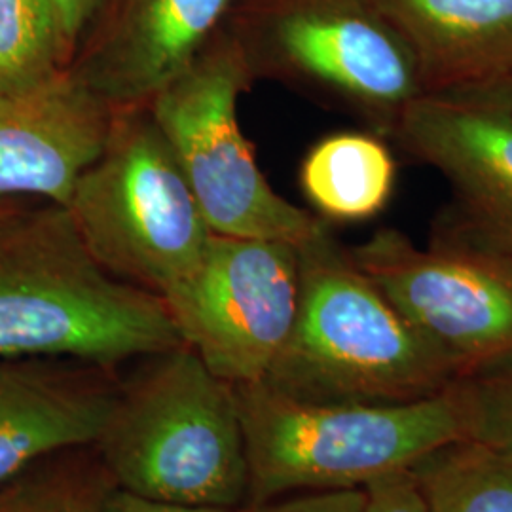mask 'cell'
I'll return each mask as SVG.
<instances>
[{
	"mask_svg": "<svg viewBox=\"0 0 512 512\" xmlns=\"http://www.w3.org/2000/svg\"><path fill=\"white\" fill-rule=\"evenodd\" d=\"M181 344L164 300L109 274L63 205L0 222V357L118 370Z\"/></svg>",
	"mask_w": 512,
	"mask_h": 512,
	"instance_id": "6da1fadb",
	"label": "cell"
},
{
	"mask_svg": "<svg viewBox=\"0 0 512 512\" xmlns=\"http://www.w3.org/2000/svg\"><path fill=\"white\" fill-rule=\"evenodd\" d=\"M293 332L262 384L317 404H408L444 393L456 359L397 310L332 236L298 245Z\"/></svg>",
	"mask_w": 512,
	"mask_h": 512,
	"instance_id": "7a4b0ae2",
	"label": "cell"
},
{
	"mask_svg": "<svg viewBox=\"0 0 512 512\" xmlns=\"http://www.w3.org/2000/svg\"><path fill=\"white\" fill-rule=\"evenodd\" d=\"M133 363L93 444L114 488L247 509L249 459L234 385L184 344Z\"/></svg>",
	"mask_w": 512,
	"mask_h": 512,
	"instance_id": "3957f363",
	"label": "cell"
},
{
	"mask_svg": "<svg viewBox=\"0 0 512 512\" xmlns=\"http://www.w3.org/2000/svg\"><path fill=\"white\" fill-rule=\"evenodd\" d=\"M222 27L272 80L393 137L425 93L418 59L376 0H234Z\"/></svg>",
	"mask_w": 512,
	"mask_h": 512,
	"instance_id": "277c9868",
	"label": "cell"
},
{
	"mask_svg": "<svg viewBox=\"0 0 512 512\" xmlns=\"http://www.w3.org/2000/svg\"><path fill=\"white\" fill-rule=\"evenodd\" d=\"M249 459V503L365 488L465 440L450 389L408 404L296 401L262 382L234 385Z\"/></svg>",
	"mask_w": 512,
	"mask_h": 512,
	"instance_id": "5b68a950",
	"label": "cell"
},
{
	"mask_svg": "<svg viewBox=\"0 0 512 512\" xmlns=\"http://www.w3.org/2000/svg\"><path fill=\"white\" fill-rule=\"evenodd\" d=\"M63 207L109 274L160 298L196 270L213 238L148 105L114 109L105 145Z\"/></svg>",
	"mask_w": 512,
	"mask_h": 512,
	"instance_id": "8992f818",
	"label": "cell"
},
{
	"mask_svg": "<svg viewBox=\"0 0 512 512\" xmlns=\"http://www.w3.org/2000/svg\"><path fill=\"white\" fill-rule=\"evenodd\" d=\"M236 42L224 27L148 109L164 131L213 234L289 241L296 247L329 226L279 192L256 162L239 124V97L251 90Z\"/></svg>",
	"mask_w": 512,
	"mask_h": 512,
	"instance_id": "52a82bcc",
	"label": "cell"
},
{
	"mask_svg": "<svg viewBox=\"0 0 512 512\" xmlns=\"http://www.w3.org/2000/svg\"><path fill=\"white\" fill-rule=\"evenodd\" d=\"M389 302L461 370L512 357V255L452 211L427 247L395 228L349 249Z\"/></svg>",
	"mask_w": 512,
	"mask_h": 512,
	"instance_id": "ba28073f",
	"label": "cell"
},
{
	"mask_svg": "<svg viewBox=\"0 0 512 512\" xmlns=\"http://www.w3.org/2000/svg\"><path fill=\"white\" fill-rule=\"evenodd\" d=\"M184 346L220 380L262 382L293 332L298 247L213 234L202 262L162 296Z\"/></svg>",
	"mask_w": 512,
	"mask_h": 512,
	"instance_id": "9c48e42d",
	"label": "cell"
},
{
	"mask_svg": "<svg viewBox=\"0 0 512 512\" xmlns=\"http://www.w3.org/2000/svg\"><path fill=\"white\" fill-rule=\"evenodd\" d=\"M391 139L448 181L459 220L512 255V112L505 103L423 93Z\"/></svg>",
	"mask_w": 512,
	"mask_h": 512,
	"instance_id": "30bf717a",
	"label": "cell"
},
{
	"mask_svg": "<svg viewBox=\"0 0 512 512\" xmlns=\"http://www.w3.org/2000/svg\"><path fill=\"white\" fill-rule=\"evenodd\" d=\"M234 0H101L69 73L112 109L148 105L219 31Z\"/></svg>",
	"mask_w": 512,
	"mask_h": 512,
	"instance_id": "8fae6325",
	"label": "cell"
},
{
	"mask_svg": "<svg viewBox=\"0 0 512 512\" xmlns=\"http://www.w3.org/2000/svg\"><path fill=\"white\" fill-rule=\"evenodd\" d=\"M114 109L67 71L0 93V200L65 205L107 141Z\"/></svg>",
	"mask_w": 512,
	"mask_h": 512,
	"instance_id": "7c38bea8",
	"label": "cell"
},
{
	"mask_svg": "<svg viewBox=\"0 0 512 512\" xmlns=\"http://www.w3.org/2000/svg\"><path fill=\"white\" fill-rule=\"evenodd\" d=\"M116 368L71 359L0 357V486L38 461L99 439Z\"/></svg>",
	"mask_w": 512,
	"mask_h": 512,
	"instance_id": "4fadbf2b",
	"label": "cell"
},
{
	"mask_svg": "<svg viewBox=\"0 0 512 512\" xmlns=\"http://www.w3.org/2000/svg\"><path fill=\"white\" fill-rule=\"evenodd\" d=\"M418 59L425 93L512 88V0H376Z\"/></svg>",
	"mask_w": 512,
	"mask_h": 512,
	"instance_id": "5bb4252c",
	"label": "cell"
},
{
	"mask_svg": "<svg viewBox=\"0 0 512 512\" xmlns=\"http://www.w3.org/2000/svg\"><path fill=\"white\" fill-rule=\"evenodd\" d=\"M300 188L325 222H365L393 196L397 164L384 137L338 131L311 145L300 164Z\"/></svg>",
	"mask_w": 512,
	"mask_h": 512,
	"instance_id": "9a60e30c",
	"label": "cell"
},
{
	"mask_svg": "<svg viewBox=\"0 0 512 512\" xmlns=\"http://www.w3.org/2000/svg\"><path fill=\"white\" fill-rule=\"evenodd\" d=\"M427 512H512V461L458 440L412 467Z\"/></svg>",
	"mask_w": 512,
	"mask_h": 512,
	"instance_id": "2e32d148",
	"label": "cell"
},
{
	"mask_svg": "<svg viewBox=\"0 0 512 512\" xmlns=\"http://www.w3.org/2000/svg\"><path fill=\"white\" fill-rule=\"evenodd\" d=\"M114 488L93 446L42 459L0 486V512H105Z\"/></svg>",
	"mask_w": 512,
	"mask_h": 512,
	"instance_id": "e0dca14e",
	"label": "cell"
},
{
	"mask_svg": "<svg viewBox=\"0 0 512 512\" xmlns=\"http://www.w3.org/2000/svg\"><path fill=\"white\" fill-rule=\"evenodd\" d=\"M67 67L54 0H0V93L35 88Z\"/></svg>",
	"mask_w": 512,
	"mask_h": 512,
	"instance_id": "ac0fdd59",
	"label": "cell"
},
{
	"mask_svg": "<svg viewBox=\"0 0 512 512\" xmlns=\"http://www.w3.org/2000/svg\"><path fill=\"white\" fill-rule=\"evenodd\" d=\"M448 389L458 404L465 440L512 461V357L465 370Z\"/></svg>",
	"mask_w": 512,
	"mask_h": 512,
	"instance_id": "d6986e66",
	"label": "cell"
},
{
	"mask_svg": "<svg viewBox=\"0 0 512 512\" xmlns=\"http://www.w3.org/2000/svg\"><path fill=\"white\" fill-rule=\"evenodd\" d=\"M365 492L363 512H427L412 469L382 476L365 486Z\"/></svg>",
	"mask_w": 512,
	"mask_h": 512,
	"instance_id": "ffe728a7",
	"label": "cell"
},
{
	"mask_svg": "<svg viewBox=\"0 0 512 512\" xmlns=\"http://www.w3.org/2000/svg\"><path fill=\"white\" fill-rule=\"evenodd\" d=\"M365 488L300 492L268 501L251 512H363Z\"/></svg>",
	"mask_w": 512,
	"mask_h": 512,
	"instance_id": "44dd1931",
	"label": "cell"
},
{
	"mask_svg": "<svg viewBox=\"0 0 512 512\" xmlns=\"http://www.w3.org/2000/svg\"><path fill=\"white\" fill-rule=\"evenodd\" d=\"M105 512H251V509H228V507H207V505H181V503H167V501H154L141 495L129 494L124 490L112 488Z\"/></svg>",
	"mask_w": 512,
	"mask_h": 512,
	"instance_id": "7402d4cb",
	"label": "cell"
},
{
	"mask_svg": "<svg viewBox=\"0 0 512 512\" xmlns=\"http://www.w3.org/2000/svg\"><path fill=\"white\" fill-rule=\"evenodd\" d=\"M99 2L101 0H54L55 14L59 19V29L69 54V63L73 59L78 40L92 21Z\"/></svg>",
	"mask_w": 512,
	"mask_h": 512,
	"instance_id": "603a6c76",
	"label": "cell"
},
{
	"mask_svg": "<svg viewBox=\"0 0 512 512\" xmlns=\"http://www.w3.org/2000/svg\"><path fill=\"white\" fill-rule=\"evenodd\" d=\"M25 205H21L19 200H0V222L10 219L12 215H16Z\"/></svg>",
	"mask_w": 512,
	"mask_h": 512,
	"instance_id": "cb8c5ba5",
	"label": "cell"
},
{
	"mask_svg": "<svg viewBox=\"0 0 512 512\" xmlns=\"http://www.w3.org/2000/svg\"><path fill=\"white\" fill-rule=\"evenodd\" d=\"M488 97H495V99H499L501 103H505L507 105V109L512 112V88L509 92L501 93V95H488Z\"/></svg>",
	"mask_w": 512,
	"mask_h": 512,
	"instance_id": "d4e9b609",
	"label": "cell"
}]
</instances>
